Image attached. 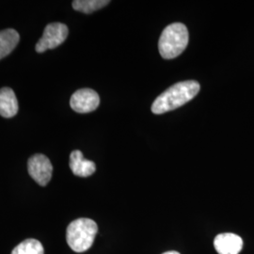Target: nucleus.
Here are the masks:
<instances>
[{"label": "nucleus", "instance_id": "1", "mask_svg": "<svg viewBox=\"0 0 254 254\" xmlns=\"http://www.w3.org/2000/svg\"><path fill=\"white\" fill-rule=\"evenodd\" d=\"M200 84L195 80L179 82L161 93L152 106L154 114H163L178 109L192 100L200 91Z\"/></svg>", "mask_w": 254, "mask_h": 254}, {"label": "nucleus", "instance_id": "2", "mask_svg": "<svg viewBox=\"0 0 254 254\" xmlns=\"http://www.w3.org/2000/svg\"><path fill=\"white\" fill-rule=\"evenodd\" d=\"M98 233V226L91 218H77L72 221L66 231V240L73 252L81 254L91 248Z\"/></svg>", "mask_w": 254, "mask_h": 254}, {"label": "nucleus", "instance_id": "3", "mask_svg": "<svg viewBox=\"0 0 254 254\" xmlns=\"http://www.w3.org/2000/svg\"><path fill=\"white\" fill-rule=\"evenodd\" d=\"M189 30L182 23H173L165 27L159 38L158 49L161 57L172 60L181 55L189 45Z\"/></svg>", "mask_w": 254, "mask_h": 254}, {"label": "nucleus", "instance_id": "4", "mask_svg": "<svg viewBox=\"0 0 254 254\" xmlns=\"http://www.w3.org/2000/svg\"><path fill=\"white\" fill-rule=\"evenodd\" d=\"M68 27L62 23H51L46 26L43 37L37 43L36 51L43 53L47 49H54L64 44L68 37Z\"/></svg>", "mask_w": 254, "mask_h": 254}, {"label": "nucleus", "instance_id": "5", "mask_svg": "<svg viewBox=\"0 0 254 254\" xmlns=\"http://www.w3.org/2000/svg\"><path fill=\"white\" fill-rule=\"evenodd\" d=\"M27 171L37 184L46 187L52 178L53 166L45 154H37L28 159Z\"/></svg>", "mask_w": 254, "mask_h": 254}, {"label": "nucleus", "instance_id": "6", "mask_svg": "<svg viewBox=\"0 0 254 254\" xmlns=\"http://www.w3.org/2000/svg\"><path fill=\"white\" fill-rule=\"evenodd\" d=\"M100 105L98 93L91 89H80L71 97L70 106L78 113H89L94 111Z\"/></svg>", "mask_w": 254, "mask_h": 254}, {"label": "nucleus", "instance_id": "7", "mask_svg": "<svg viewBox=\"0 0 254 254\" xmlns=\"http://www.w3.org/2000/svg\"><path fill=\"white\" fill-rule=\"evenodd\" d=\"M214 247L218 254H239L243 249V240L233 233L219 234L214 239Z\"/></svg>", "mask_w": 254, "mask_h": 254}, {"label": "nucleus", "instance_id": "8", "mask_svg": "<svg viewBox=\"0 0 254 254\" xmlns=\"http://www.w3.org/2000/svg\"><path fill=\"white\" fill-rule=\"evenodd\" d=\"M69 165L73 174L78 177H89L96 171L94 162L86 159L79 150L71 153Z\"/></svg>", "mask_w": 254, "mask_h": 254}, {"label": "nucleus", "instance_id": "9", "mask_svg": "<svg viewBox=\"0 0 254 254\" xmlns=\"http://www.w3.org/2000/svg\"><path fill=\"white\" fill-rule=\"evenodd\" d=\"M18 101L14 91L5 87L0 90V115L4 118L14 117L18 112Z\"/></svg>", "mask_w": 254, "mask_h": 254}, {"label": "nucleus", "instance_id": "10", "mask_svg": "<svg viewBox=\"0 0 254 254\" xmlns=\"http://www.w3.org/2000/svg\"><path fill=\"white\" fill-rule=\"evenodd\" d=\"M19 33L12 28L0 31V60L10 54L18 45Z\"/></svg>", "mask_w": 254, "mask_h": 254}, {"label": "nucleus", "instance_id": "11", "mask_svg": "<svg viewBox=\"0 0 254 254\" xmlns=\"http://www.w3.org/2000/svg\"><path fill=\"white\" fill-rule=\"evenodd\" d=\"M11 254H45V250L39 240L28 238L16 246Z\"/></svg>", "mask_w": 254, "mask_h": 254}, {"label": "nucleus", "instance_id": "12", "mask_svg": "<svg viewBox=\"0 0 254 254\" xmlns=\"http://www.w3.org/2000/svg\"><path fill=\"white\" fill-rule=\"evenodd\" d=\"M109 3V0H75L73 2V8L84 13H91L106 7Z\"/></svg>", "mask_w": 254, "mask_h": 254}, {"label": "nucleus", "instance_id": "13", "mask_svg": "<svg viewBox=\"0 0 254 254\" xmlns=\"http://www.w3.org/2000/svg\"><path fill=\"white\" fill-rule=\"evenodd\" d=\"M162 254H180L178 252H174V251H170V252H166Z\"/></svg>", "mask_w": 254, "mask_h": 254}]
</instances>
